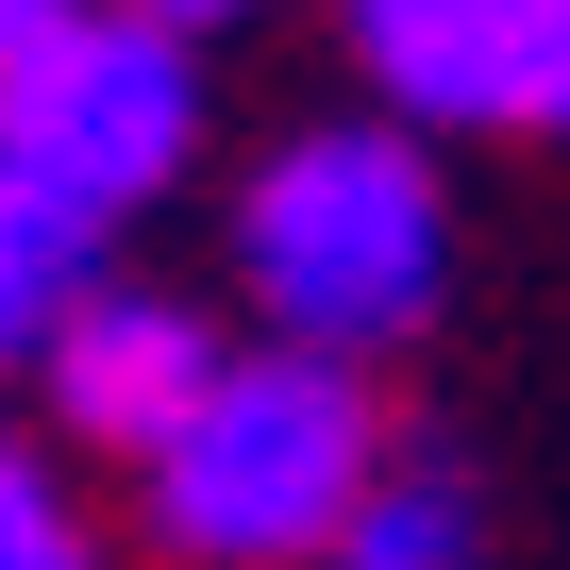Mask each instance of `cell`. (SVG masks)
Instances as JSON below:
<instances>
[{
  "mask_svg": "<svg viewBox=\"0 0 570 570\" xmlns=\"http://www.w3.org/2000/svg\"><path fill=\"white\" fill-rule=\"evenodd\" d=\"M0 570H118V537H101L85 470H51L18 420H0Z\"/></svg>",
  "mask_w": 570,
  "mask_h": 570,
  "instance_id": "52a82bcc",
  "label": "cell"
},
{
  "mask_svg": "<svg viewBox=\"0 0 570 570\" xmlns=\"http://www.w3.org/2000/svg\"><path fill=\"white\" fill-rule=\"evenodd\" d=\"M218 268L268 353H320V370H386L453 320V268H470V202H453V151L386 135V118H303L235 168V218H218Z\"/></svg>",
  "mask_w": 570,
  "mask_h": 570,
  "instance_id": "6da1fadb",
  "label": "cell"
},
{
  "mask_svg": "<svg viewBox=\"0 0 570 570\" xmlns=\"http://www.w3.org/2000/svg\"><path fill=\"white\" fill-rule=\"evenodd\" d=\"M218 353H235V320L202 303V285H168V268L101 252L68 303L35 320V353H18L35 453H51V470H135V453L202 403V370H218Z\"/></svg>",
  "mask_w": 570,
  "mask_h": 570,
  "instance_id": "5b68a950",
  "label": "cell"
},
{
  "mask_svg": "<svg viewBox=\"0 0 570 570\" xmlns=\"http://www.w3.org/2000/svg\"><path fill=\"white\" fill-rule=\"evenodd\" d=\"M118 18H151V35H185V51H218V35H252L268 0H118Z\"/></svg>",
  "mask_w": 570,
  "mask_h": 570,
  "instance_id": "9c48e42d",
  "label": "cell"
},
{
  "mask_svg": "<svg viewBox=\"0 0 570 570\" xmlns=\"http://www.w3.org/2000/svg\"><path fill=\"white\" fill-rule=\"evenodd\" d=\"M101 252L51 218V202H18V185H0V386H18V353H35V320L68 303V285H85Z\"/></svg>",
  "mask_w": 570,
  "mask_h": 570,
  "instance_id": "ba28073f",
  "label": "cell"
},
{
  "mask_svg": "<svg viewBox=\"0 0 570 570\" xmlns=\"http://www.w3.org/2000/svg\"><path fill=\"white\" fill-rule=\"evenodd\" d=\"M51 18H85V0H0V51H35Z\"/></svg>",
  "mask_w": 570,
  "mask_h": 570,
  "instance_id": "30bf717a",
  "label": "cell"
},
{
  "mask_svg": "<svg viewBox=\"0 0 570 570\" xmlns=\"http://www.w3.org/2000/svg\"><path fill=\"white\" fill-rule=\"evenodd\" d=\"M218 151V51L118 18V0H85V18H51L35 51H0V185L51 202L85 252H118L135 218H168Z\"/></svg>",
  "mask_w": 570,
  "mask_h": 570,
  "instance_id": "3957f363",
  "label": "cell"
},
{
  "mask_svg": "<svg viewBox=\"0 0 570 570\" xmlns=\"http://www.w3.org/2000/svg\"><path fill=\"white\" fill-rule=\"evenodd\" d=\"M320 570H503V487L453 436H386V470H370V503L336 520Z\"/></svg>",
  "mask_w": 570,
  "mask_h": 570,
  "instance_id": "8992f818",
  "label": "cell"
},
{
  "mask_svg": "<svg viewBox=\"0 0 570 570\" xmlns=\"http://www.w3.org/2000/svg\"><path fill=\"white\" fill-rule=\"evenodd\" d=\"M336 68L420 151H537L570 118V0H336Z\"/></svg>",
  "mask_w": 570,
  "mask_h": 570,
  "instance_id": "277c9868",
  "label": "cell"
},
{
  "mask_svg": "<svg viewBox=\"0 0 570 570\" xmlns=\"http://www.w3.org/2000/svg\"><path fill=\"white\" fill-rule=\"evenodd\" d=\"M386 370H320V353H268L235 336L202 370V403L135 453V537L168 570H320L336 520L386 470Z\"/></svg>",
  "mask_w": 570,
  "mask_h": 570,
  "instance_id": "7a4b0ae2",
  "label": "cell"
}]
</instances>
